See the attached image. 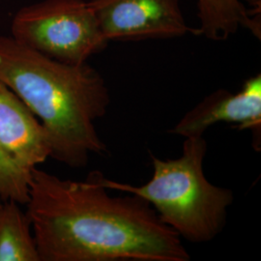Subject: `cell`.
<instances>
[{
	"label": "cell",
	"instance_id": "obj_1",
	"mask_svg": "<svg viewBox=\"0 0 261 261\" xmlns=\"http://www.w3.org/2000/svg\"><path fill=\"white\" fill-rule=\"evenodd\" d=\"M91 171L84 180L30 171L28 218L40 261H189L180 236L147 201L112 196Z\"/></svg>",
	"mask_w": 261,
	"mask_h": 261
},
{
	"label": "cell",
	"instance_id": "obj_2",
	"mask_svg": "<svg viewBox=\"0 0 261 261\" xmlns=\"http://www.w3.org/2000/svg\"><path fill=\"white\" fill-rule=\"evenodd\" d=\"M0 82L42 123L50 158L81 168L91 155L107 152L95 123L108 112L111 95L103 76L87 62H60L12 36H0Z\"/></svg>",
	"mask_w": 261,
	"mask_h": 261
},
{
	"label": "cell",
	"instance_id": "obj_3",
	"mask_svg": "<svg viewBox=\"0 0 261 261\" xmlns=\"http://www.w3.org/2000/svg\"><path fill=\"white\" fill-rule=\"evenodd\" d=\"M206 152L203 136L185 138L181 157L162 160L151 155L153 175L144 185L116 182L101 171L99 179L108 190L133 194L147 201L181 239L210 242L223 231L234 195L230 189L216 186L206 178Z\"/></svg>",
	"mask_w": 261,
	"mask_h": 261
},
{
	"label": "cell",
	"instance_id": "obj_4",
	"mask_svg": "<svg viewBox=\"0 0 261 261\" xmlns=\"http://www.w3.org/2000/svg\"><path fill=\"white\" fill-rule=\"evenodd\" d=\"M11 32L20 44L68 64L86 63L109 44L85 0H44L24 6L12 19Z\"/></svg>",
	"mask_w": 261,
	"mask_h": 261
},
{
	"label": "cell",
	"instance_id": "obj_5",
	"mask_svg": "<svg viewBox=\"0 0 261 261\" xmlns=\"http://www.w3.org/2000/svg\"><path fill=\"white\" fill-rule=\"evenodd\" d=\"M88 4L109 42L196 34L187 24L179 0H90Z\"/></svg>",
	"mask_w": 261,
	"mask_h": 261
},
{
	"label": "cell",
	"instance_id": "obj_6",
	"mask_svg": "<svg viewBox=\"0 0 261 261\" xmlns=\"http://www.w3.org/2000/svg\"><path fill=\"white\" fill-rule=\"evenodd\" d=\"M236 124L238 130H252L253 147L261 149V75L248 79L237 93L220 89L179 120L171 134L183 138L202 137L216 123Z\"/></svg>",
	"mask_w": 261,
	"mask_h": 261
},
{
	"label": "cell",
	"instance_id": "obj_7",
	"mask_svg": "<svg viewBox=\"0 0 261 261\" xmlns=\"http://www.w3.org/2000/svg\"><path fill=\"white\" fill-rule=\"evenodd\" d=\"M0 147L24 172L51 155L47 132L34 113L0 82Z\"/></svg>",
	"mask_w": 261,
	"mask_h": 261
},
{
	"label": "cell",
	"instance_id": "obj_8",
	"mask_svg": "<svg viewBox=\"0 0 261 261\" xmlns=\"http://www.w3.org/2000/svg\"><path fill=\"white\" fill-rule=\"evenodd\" d=\"M197 8L196 35L222 41L243 28L261 39V0H197Z\"/></svg>",
	"mask_w": 261,
	"mask_h": 261
},
{
	"label": "cell",
	"instance_id": "obj_9",
	"mask_svg": "<svg viewBox=\"0 0 261 261\" xmlns=\"http://www.w3.org/2000/svg\"><path fill=\"white\" fill-rule=\"evenodd\" d=\"M0 261H40L30 220L14 200L0 204Z\"/></svg>",
	"mask_w": 261,
	"mask_h": 261
},
{
	"label": "cell",
	"instance_id": "obj_10",
	"mask_svg": "<svg viewBox=\"0 0 261 261\" xmlns=\"http://www.w3.org/2000/svg\"><path fill=\"white\" fill-rule=\"evenodd\" d=\"M30 174L14 163L0 147V198L27 204L29 198Z\"/></svg>",
	"mask_w": 261,
	"mask_h": 261
},
{
	"label": "cell",
	"instance_id": "obj_11",
	"mask_svg": "<svg viewBox=\"0 0 261 261\" xmlns=\"http://www.w3.org/2000/svg\"><path fill=\"white\" fill-rule=\"evenodd\" d=\"M1 203H2V200H1V198H0V204H1Z\"/></svg>",
	"mask_w": 261,
	"mask_h": 261
}]
</instances>
